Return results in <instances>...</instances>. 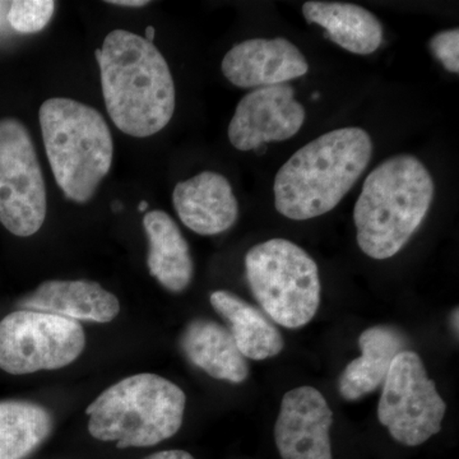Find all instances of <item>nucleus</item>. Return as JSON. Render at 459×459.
I'll return each mask as SVG.
<instances>
[{
	"mask_svg": "<svg viewBox=\"0 0 459 459\" xmlns=\"http://www.w3.org/2000/svg\"><path fill=\"white\" fill-rule=\"evenodd\" d=\"M102 95L111 120L132 137L156 134L175 111V84L155 45L126 30H115L95 51Z\"/></svg>",
	"mask_w": 459,
	"mask_h": 459,
	"instance_id": "nucleus-1",
	"label": "nucleus"
},
{
	"mask_svg": "<svg viewBox=\"0 0 459 459\" xmlns=\"http://www.w3.org/2000/svg\"><path fill=\"white\" fill-rule=\"evenodd\" d=\"M373 156L364 129L349 126L325 133L283 164L274 179V205L295 221L331 212L352 189Z\"/></svg>",
	"mask_w": 459,
	"mask_h": 459,
	"instance_id": "nucleus-2",
	"label": "nucleus"
},
{
	"mask_svg": "<svg viewBox=\"0 0 459 459\" xmlns=\"http://www.w3.org/2000/svg\"><path fill=\"white\" fill-rule=\"evenodd\" d=\"M433 177L418 157L397 155L365 180L353 210L361 252L385 261L401 252L430 210Z\"/></svg>",
	"mask_w": 459,
	"mask_h": 459,
	"instance_id": "nucleus-3",
	"label": "nucleus"
},
{
	"mask_svg": "<svg viewBox=\"0 0 459 459\" xmlns=\"http://www.w3.org/2000/svg\"><path fill=\"white\" fill-rule=\"evenodd\" d=\"M186 406L179 385L156 374H137L108 386L87 407L89 431L120 449L153 446L180 430Z\"/></svg>",
	"mask_w": 459,
	"mask_h": 459,
	"instance_id": "nucleus-4",
	"label": "nucleus"
},
{
	"mask_svg": "<svg viewBox=\"0 0 459 459\" xmlns=\"http://www.w3.org/2000/svg\"><path fill=\"white\" fill-rule=\"evenodd\" d=\"M42 140L51 170L65 197L86 204L113 165V135L96 108L65 98L41 105Z\"/></svg>",
	"mask_w": 459,
	"mask_h": 459,
	"instance_id": "nucleus-5",
	"label": "nucleus"
},
{
	"mask_svg": "<svg viewBox=\"0 0 459 459\" xmlns=\"http://www.w3.org/2000/svg\"><path fill=\"white\" fill-rule=\"evenodd\" d=\"M253 296L277 325L289 329L312 322L320 305L319 268L307 252L286 238L256 244L246 256Z\"/></svg>",
	"mask_w": 459,
	"mask_h": 459,
	"instance_id": "nucleus-6",
	"label": "nucleus"
},
{
	"mask_svg": "<svg viewBox=\"0 0 459 459\" xmlns=\"http://www.w3.org/2000/svg\"><path fill=\"white\" fill-rule=\"evenodd\" d=\"M86 347L80 322L20 309L0 322V369L12 376L68 367Z\"/></svg>",
	"mask_w": 459,
	"mask_h": 459,
	"instance_id": "nucleus-7",
	"label": "nucleus"
},
{
	"mask_svg": "<svg viewBox=\"0 0 459 459\" xmlns=\"http://www.w3.org/2000/svg\"><path fill=\"white\" fill-rule=\"evenodd\" d=\"M446 412V403L418 353H398L383 383L377 406L380 424L395 442L416 446L440 433Z\"/></svg>",
	"mask_w": 459,
	"mask_h": 459,
	"instance_id": "nucleus-8",
	"label": "nucleus"
},
{
	"mask_svg": "<svg viewBox=\"0 0 459 459\" xmlns=\"http://www.w3.org/2000/svg\"><path fill=\"white\" fill-rule=\"evenodd\" d=\"M47 189L31 135L20 120L0 119V222L29 238L44 225Z\"/></svg>",
	"mask_w": 459,
	"mask_h": 459,
	"instance_id": "nucleus-9",
	"label": "nucleus"
},
{
	"mask_svg": "<svg viewBox=\"0 0 459 459\" xmlns=\"http://www.w3.org/2000/svg\"><path fill=\"white\" fill-rule=\"evenodd\" d=\"M305 122V110L289 84L253 90L238 102L229 124V140L238 151L256 150L270 142L294 137Z\"/></svg>",
	"mask_w": 459,
	"mask_h": 459,
	"instance_id": "nucleus-10",
	"label": "nucleus"
},
{
	"mask_svg": "<svg viewBox=\"0 0 459 459\" xmlns=\"http://www.w3.org/2000/svg\"><path fill=\"white\" fill-rule=\"evenodd\" d=\"M333 412L318 389L303 385L283 395L274 427V440L282 459L332 458Z\"/></svg>",
	"mask_w": 459,
	"mask_h": 459,
	"instance_id": "nucleus-11",
	"label": "nucleus"
},
{
	"mask_svg": "<svg viewBox=\"0 0 459 459\" xmlns=\"http://www.w3.org/2000/svg\"><path fill=\"white\" fill-rule=\"evenodd\" d=\"M221 69L234 86L256 90L303 77L309 65L298 47L286 39H250L226 54Z\"/></svg>",
	"mask_w": 459,
	"mask_h": 459,
	"instance_id": "nucleus-12",
	"label": "nucleus"
},
{
	"mask_svg": "<svg viewBox=\"0 0 459 459\" xmlns=\"http://www.w3.org/2000/svg\"><path fill=\"white\" fill-rule=\"evenodd\" d=\"M172 204L181 222L204 237L225 232L238 217V199L229 180L213 171L177 184Z\"/></svg>",
	"mask_w": 459,
	"mask_h": 459,
	"instance_id": "nucleus-13",
	"label": "nucleus"
},
{
	"mask_svg": "<svg viewBox=\"0 0 459 459\" xmlns=\"http://www.w3.org/2000/svg\"><path fill=\"white\" fill-rule=\"evenodd\" d=\"M23 310L56 314L75 322L108 323L117 318V296L92 281H47L18 303Z\"/></svg>",
	"mask_w": 459,
	"mask_h": 459,
	"instance_id": "nucleus-14",
	"label": "nucleus"
},
{
	"mask_svg": "<svg viewBox=\"0 0 459 459\" xmlns=\"http://www.w3.org/2000/svg\"><path fill=\"white\" fill-rule=\"evenodd\" d=\"M180 349L195 367L214 379L240 385L249 377V365L228 328L214 320H192L180 336Z\"/></svg>",
	"mask_w": 459,
	"mask_h": 459,
	"instance_id": "nucleus-15",
	"label": "nucleus"
},
{
	"mask_svg": "<svg viewBox=\"0 0 459 459\" xmlns=\"http://www.w3.org/2000/svg\"><path fill=\"white\" fill-rule=\"evenodd\" d=\"M361 356L344 368L338 382L346 401H358L385 383L395 356L404 351L407 338L392 325H374L359 337Z\"/></svg>",
	"mask_w": 459,
	"mask_h": 459,
	"instance_id": "nucleus-16",
	"label": "nucleus"
},
{
	"mask_svg": "<svg viewBox=\"0 0 459 459\" xmlns=\"http://www.w3.org/2000/svg\"><path fill=\"white\" fill-rule=\"evenodd\" d=\"M148 238L147 265L166 290L181 292L195 273L192 255L179 226L164 211H151L143 219Z\"/></svg>",
	"mask_w": 459,
	"mask_h": 459,
	"instance_id": "nucleus-17",
	"label": "nucleus"
},
{
	"mask_svg": "<svg viewBox=\"0 0 459 459\" xmlns=\"http://www.w3.org/2000/svg\"><path fill=\"white\" fill-rule=\"evenodd\" d=\"M303 14L307 23L319 25L334 44L350 53L369 56L383 42V26L368 9L342 2H307Z\"/></svg>",
	"mask_w": 459,
	"mask_h": 459,
	"instance_id": "nucleus-18",
	"label": "nucleus"
},
{
	"mask_svg": "<svg viewBox=\"0 0 459 459\" xmlns=\"http://www.w3.org/2000/svg\"><path fill=\"white\" fill-rule=\"evenodd\" d=\"M210 301L228 322L230 333L244 358L261 361L282 352V334L261 310L229 291H214Z\"/></svg>",
	"mask_w": 459,
	"mask_h": 459,
	"instance_id": "nucleus-19",
	"label": "nucleus"
},
{
	"mask_svg": "<svg viewBox=\"0 0 459 459\" xmlns=\"http://www.w3.org/2000/svg\"><path fill=\"white\" fill-rule=\"evenodd\" d=\"M53 418L40 404L0 401V459H26L53 431Z\"/></svg>",
	"mask_w": 459,
	"mask_h": 459,
	"instance_id": "nucleus-20",
	"label": "nucleus"
},
{
	"mask_svg": "<svg viewBox=\"0 0 459 459\" xmlns=\"http://www.w3.org/2000/svg\"><path fill=\"white\" fill-rule=\"evenodd\" d=\"M54 12L56 3L51 0H16L9 8V26L20 33H36L48 26Z\"/></svg>",
	"mask_w": 459,
	"mask_h": 459,
	"instance_id": "nucleus-21",
	"label": "nucleus"
},
{
	"mask_svg": "<svg viewBox=\"0 0 459 459\" xmlns=\"http://www.w3.org/2000/svg\"><path fill=\"white\" fill-rule=\"evenodd\" d=\"M430 49L451 74L459 72V30L452 29L437 33L430 40Z\"/></svg>",
	"mask_w": 459,
	"mask_h": 459,
	"instance_id": "nucleus-22",
	"label": "nucleus"
},
{
	"mask_svg": "<svg viewBox=\"0 0 459 459\" xmlns=\"http://www.w3.org/2000/svg\"><path fill=\"white\" fill-rule=\"evenodd\" d=\"M144 459H195V457L188 452L174 449V451L157 452Z\"/></svg>",
	"mask_w": 459,
	"mask_h": 459,
	"instance_id": "nucleus-23",
	"label": "nucleus"
},
{
	"mask_svg": "<svg viewBox=\"0 0 459 459\" xmlns=\"http://www.w3.org/2000/svg\"><path fill=\"white\" fill-rule=\"evenodd\" d=\"M11 8V2H0V32H4L8 29V13Z\"/></svg>",
	"mask_w": 459,
	"mask_h": 459,
	"instance_id": "nucleus-24",
	"label": "nucleus"
},
{
	"mask_svg": "<svg viewBox=\"0 0 459 459\" xmlns=\"http://www.w3.org/2000/svg\"><path fill=\"white\" fill-rule=\"evenodd\" d=\"M110 4L120 5V7L141 8L148 4L144 0H113Z\"/></svg>",
	"mask_w": 459,
	"mask_h": 459,
	"instance_id": "nucleus-25",
	"label": "nucleus"
},
{
	"mask_svg": "<svg viewBox=\"0 0 459 459\" xmlns=\"http://www.w3.org/2000/svg\"><path fill=\"white\" fill-rule=\"evenodd\" d=\"M458 307H455L451 314V327L453 332H455V336L458 337L459 325H458Z\"/></svg>",
	"mask_w": 459,
	"mask_h": 459,
	"instance_id": "nucleus-26",
	"label": "nucleus"
},
{
	"mask_svg": "<svg viewBox=\"0 0 459 459\" xmlns=\"http://www.w3.org/2000/svg\"><path fill=\"white\" fill-rule=\"evenodd\" d=\"M156 30L153 26H148L146 29V40L153 44V40H155Z\"/></svg>",
	"mask_w": 459,
	"mask_h": 459,
	"instance_id": "nucleus-27",
	"label": "nucleus"
},
{
	"mask_svg": "<svg viewBox=\"0 0 459 459\" xmlns=\"http://www.w3.org/2000/svg\"><path fill=\"white\" fill-rule=\"evenodd\" d=\"M148 208V204L146 201H142L140 205H138V210L141 211V212H146Z\"/></svg>",
	"mask_w": 459,
	"mask_h": 459,
	"instance_id": "nucleus-28",
	"label": "nucleus"
}]
</instances>
